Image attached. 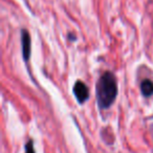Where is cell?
<instances>
[{
	"label": "cell",
	"mask_w": 153,
	"mask_h": 153,
	"mask_svg": "<svg viewBox=\"0 0 153 153\" xmlns=\"http://www.w3.org/2000/svg\"><path fill=\"white\" fill-rule=\"evenodd\" d=\"M25 153H36L34 146V140H28L27 143L25 144Z\"/></svg>",
	"instance_id": "5b68a950"
},
{
	"label": "cell",
	"mask_w": 153,
	"mask_h": 153,
	"mask_svg": "<svg viewBox=\"0 0 153 153\" xmlns=\"http://www.w3.org/2000/svg\"><path fill=\"white\" fill-rule=\"evenodd\" d=\"M21 47H22V57L24 62L27 63L32 53V41H30V35L27 30L22 28L21 30Z\"/></svg>",
	"instance_id": "3957f363"
},
{
	"label": "cell",
	"mask_w": 153,
	"mask_h": 153,
	"mask_svg": "<svg viewBox=\"0 0 153 153\" xmlns=\"http://www.w3.org/2000/svg\"><path fill=\"white\" fill-rule=\"evenodd\" d=\"M96 97L101 110L110 108L117 97V81L114 74L105 71L99 78L96 86Z\"/></svg>",
	"instance_id": "6da1fadb"
},
{
	"label": "cell",
	"mask_w": 153,
	"mask_h": 153,
	"mask_svg": "<svg viewBox=\"0 0 153 153\" xmlns=\"http://www.w3.org/2000/svg\"><path fill=\"white\" fill-rule=\"evenodd\" d=\"M72 92L74 94V98L76 99L78 103L79 104H84L86 101L89 99V89H88L87 85H86L84 82L80 81H76L74 85V88H72Z\"/></svg>",
	"instance_id": "7a4b0ae2"
},
{
	"label": "cell",
	"mask_w": 153,
	"mask_h": 153,
	"mask_svg": "<svg viewBox=\"0 0 153 153\" xmlns=\"http://www.w3.org/2000/svg\"><path fill=\"white\" fill-rule=\"evenodd\" d=\"M140 92L144 98H150L153 96V82L149 79H145L140 83Z\"/></svg>",
	"instance_id": "277c9868"
},
{
	"label": "cell",
	"mask_w": 153,
	"mask_h": 153,
	"mask_svg": "<svg viewBox=\"0 0 153 153\" xmlns=\"http://www.w3.org/2000/svg\"><path fill=\"white\" fill-rule=\"evenodd\" d=\"M76 39V37L74 36V34H69V35H68V40H69V41H74Z\"/></svg>",
	"instance_id": "8992f818"
}]
</instances>
